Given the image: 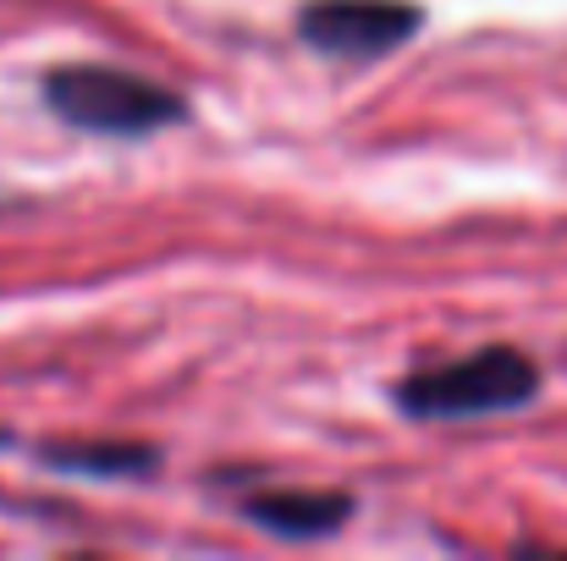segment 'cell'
I'll use <instances>...</instances> for the list:
<instances>
[{
  "mask_svg": "<svg viewBox=\"0 0 567 561\" xmlns=\"http://www.w3.org/2000/svg\"><path fill=\"white\" fill-rule=\"evenodd\" d=\"M44 105L83 133H105V138H144L161 127L188 122V100L144 72H122V66H55L44 77Z\"/></svg>",
  "mask_w": 567,
  "mask_h": 561,
  "instance_id": "6da1fadb",
  "label": "cell"
},
{
  "mask_svg": "<svg viewBox=\"0 0 567 561\" xmlns=\"http://www.w3.org/2000/svg\"><path fill=\"white\" fill-rule=\"evenodd\" d=\"M535 391H540V364L529 353H518V347H480L468 359L408 374L396 385V407L413 413V418L457 424V418H491V413L529 407Z\"/></svg>",
  "mask_w": 567,
  "mask_h": 561,
  "instance_id": "7a4b0ae2",
  "label": "cell"
},
{
  "mask_svg": "<svg viewBox=\"0 0 567 561\" xmlns=\"http://www.w3.org/2000/svg\"><path fill=\"white\" fill-rule=\"evenodd\" d=\"M413 28H419L413 0H303L298 6V39L337 61H375L408 44Z\"/></svg>",
  "mask_w": 567,
  "mask_h": 561,
  "instance_id": "3957f363",
  "label": "cell"
},
{
  "mask_svg": "<svg viewBox=\"0 0 567 561\" xmlns=\"http://www.w3.org/2000/svg\"><path fill=\"white\" fill-rule=\"evenodd\" d=\"M243 518L281 540H326L353 518V496H342V490H259L243 501Z\"/></svg>",
  "mask_w": 567,
  "mask_h": 561,
  "instance_id": "277c9868",
  "label": "cell"
},
{
  "mask_svg": "<svg viewBox=\"0 0 567 561\" xmlns=\"http://www.w3.org/2000/svg\"><path fill=\"white\" fill-rule=\"evenodd\" d=\"M44 463L66 468V474H94V479H122V474H144L155 468V446H127V440H78V446H44Z\"/></svg>",
  "mask_w": 567,
  "mask_h": 561,
  "instance_id": "5b68a950",
  "label": "cell"
},
{
  "mask_svg": "<svg viewBox=\"0 0 567 561\" xmlns=\"http://www.w3.org/2000/svg\"><path fill=\"white\" fill-rule=\"evenodd\" d=\"M0 446H6V435H0Z\"/></svg>",
  "mask_w": 567,
  "mask_h": 561,
  "instance_id": "8992f818",
  "label": "cell"
}]
</instances>
